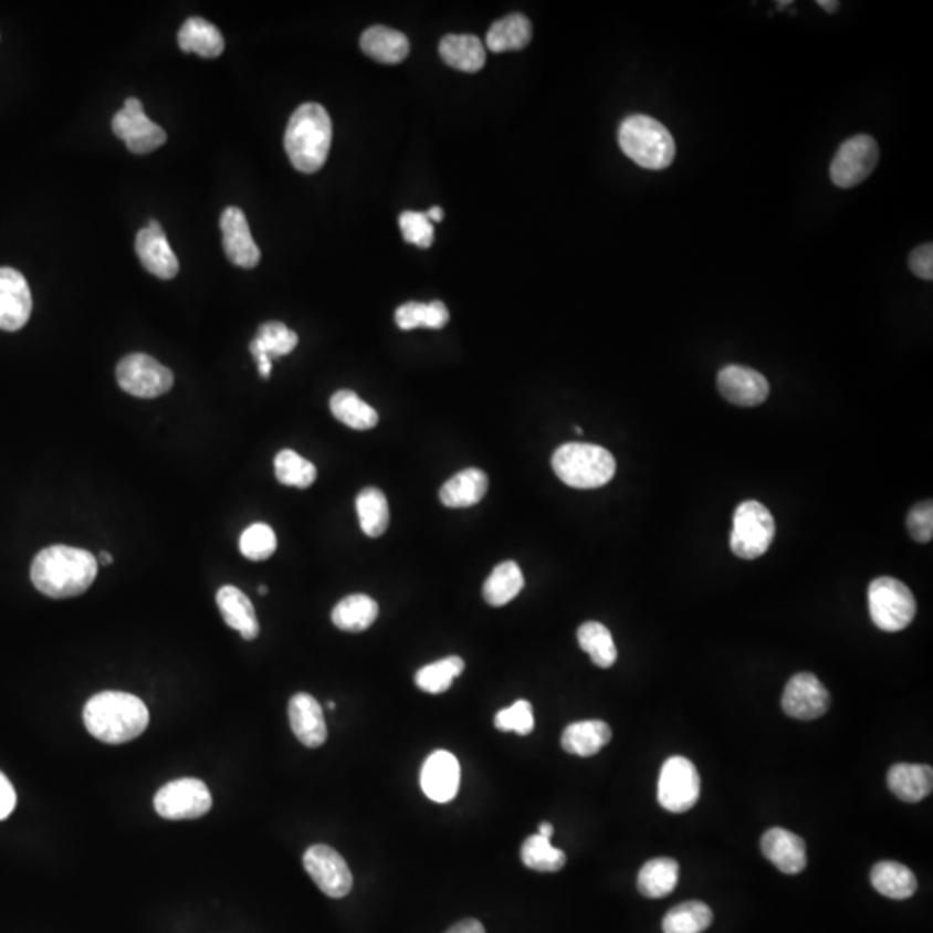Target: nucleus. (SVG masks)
Segmentation results:
<instances>
[{"instance_id": "obj_37", "label": "nucleus", "mask_w": 933, "mask_h": 933, "mask_svg": "<svg viewBox=\"0 0 933 933\" xmlns=\"http://www.w3.org/2000/svg\"><path fill=\"white\" fill-rule=\"evenodd\" d=\"M395 321L401 331L419 327L443 328L450 321V313L441 301H431V303L410 301L396 310Z\"/></svg>"}, {"instance_id": "obj_6", "label": "nucleus", "mask_w": 933, "mask_h": 933, "mask_svg": "<svg viewBox=\"0 0 933 933\" xmlns=\"http://www.w3.org/2000/svg\"><path fill=\"white\" fill-rule=\"evenodd\" d=\"M868 606L871 621L887 633H898L913 622L916 616V600L911 589L899 579H874L868 589Z\"/></svg>"}, {"instance_id": "obj_32", "label": "nucleus", "mask_w": 933, "mask_h": 933, "mask_svg": "<svg viewBox=\"0 0 933 933\" xmlns=\"http://www.w3.org/2000/svg\"><path fill=\"white\" fill-rule=\"evenodd\" d=\"M680 864L671 858H656L647 862L638 874V890L644 898L661 899L677 889Z\"/></svg>"}, {"instance_id": "obj_2", "label": "nucleus", "mask_w": 933, "mask_h": 933, "mask_svg": "<svg viewBox=\"0 0 933 933\" xmlns=\"http://www.w3.org/2000/svg\"><path fill=\"white\" fill-rule=\"evenodd\" d=\"M87 732L104 744H127L149 726V711L139 696L125 692H103L85 704Z\"/></svg>"}, {"instance_id": "obj_49", "label": "nucleus", "mask_w": 933, "mask_h": 933, "mask_svg": "<svg viewBox=\"0 0 933 933\" xmlns=\"http://www.w3.org/2000/svg\"><path fill=\"white\" fill-rule=\"evenodd\" d=\"M447 933H486V930L478 920H462V922L451 926Z\"/></svg>"}, {"instance_id": "obj_52", "label": "nucleus", "mask_w": 933, "mask_h": 933, "mask_svg": "<svg viewBox=\"0 0 933 933\" xmlns=\"http://www.w3.org/2000/svg\"><path fill=\"white\" fill-rule=\"evenodd\" d=\"M538 835L539 837H545V839H552V835H554V827H552L551 822H542V825H539Z\"/></svg>"}, {"instance_id": "obj_40", "label": "nucleus", "mask_w": 933, "mask_h": 933, "mask_svg": "<svg viewBox=\"0 0 933 933\" xmlns=\"http://www.w3.org/2000/svg\"><path fill=\"white\" fill-rule=\"evenodd\" d=\"M463 669H465L463 659L457 656L447 657L420 669L416 674L417 686L422 692L432 693V695L444 693L453 684L455 678L462 674Z\"/></svg>"}, {"instance_id": "obj_19", "label": "nucleus", "mask_w": 933, "mask_h": 933, "mask_svg": "<svg viewBox=\"0 0 933 933\" xmlns=\"http://www.w3.org/2000/svg\"><path fill=\"white\" fill-rule=\"evenodd\" d=\"M423 794L434 803L455 799L460 787V764L450 752L438 751L426 759L420 773Z\"/></svg>"}, {"instance_id": "obj_8", "label": "nucleus", "mask_w": 933, "mask_h": 933, "mask_svg": "<svg viewBox=\"0 0 933 933\" xmlns=\"http://www.w3.org/2000/svg\"><path fill=\"white\" fill-rule=\"evenodd\" d=\"M116 379L123 391L135 398L150 400L170 391L175 377L170 368L159 364L153 356L132 353L116 367Z\"/></svg>"}, {"instance_id": "obj_7", "label": "nucleus", "mask_w": 933, "mask_h": 933, "mask_svg": "<svg viewBox=\"0 0 933 933\" xmlns=\"http://www.w3.org/2000/svg\"><path fill=\"white\" fill-rule=\"evenodd\" d=\"M776 524L772 512L763 503H740L733 515V530L730 546L733 554L744 560H754L766 554L775 539Z\"/></svg>"}, {"instance_id": "obj_50", "label": "nucleus", "mask_w": 933, "mask_h": 933, "mask_svg": "<svg viewBox=\"0 0 933 933\" xmlns=\"http://www.w3.org/2000/svg\"><path fill=\"white\" fill-rule=\"evenodd\" d=\"M426 214H428L431 222H441L444 218L443 208H439V206H432L431 210H429Z\"/></svg>"}, {"instance_id": "obj_13", "label": "nucleus", "mask_w": 933, "mask_h": 933, "mask_svg": "<svg viewBox=\"0 0 933 933\" xmlns=\"http://www.w3.org/2000/svg\"><path fill=\"white\" fill-rule=\"evenodd\" d=\"M113 132L134 155H147L167 143V132L147 118L143 103L135 97L125 101L123 109L116 113Z\"/></svg>"}, {"instance_id": "obj_16", "label": "nucleus", "mask_w": 933, "mask_h": 933, "mask_svg": "<svg viewBox=\"0 0 933 933\" xmlns=\"http://www.w3.org/2000/svg\"><path fill=\"white\" fill-rule=\"evenodd\" d=\"M721 395L736 407L752 408L764 403L769 396V382L763 374L742 365H726L717 374Z\"/></svg>"}, {"instance_id": "obj_3", "label": "nucleus", "mask_w": 933, "mask_h": 933, "mask_svg": "<svg viewBox=\"0 0 933 933\" xmlns=\"http://www.w3.org/2000/svg\"><path fill=\"white\" fill-rule=\"evenodd\" d=\"M333 144V122L325 107L306 103L297 107L285 128L284 146L293 167L315 174L324 167Z\"/></svg>"}, {"instance_id": "obj_44", "label": "nucleus", "mask_w": 933, "mask_h": 933, "mask_svg": "<svg viewBox=\"0 0 933 933\" xmlns=\"http://www.w3.org/2000/svg\"><path fill=\"white\" fill-rule=\"evenodd\" d=\"M495 726L500 732H515L530 735L534 730L533 705L527 700H517L512 707L502 709L495 716Z\"/></svg>"}, {"instance_id": "obj_17", "label": "nucleus", "mask_w": 933, "mask_h": 933, "mask_svg": "<svg viewBox=\"0 0 933 933\" xmlns=\"http://www.w3.org/2000/svg\"><path fill=\"white\" fill-rule=\"evenodd\" d=\"M135 251L139 254L140 262L147 272L153 273L163 281H170L177 277L178 260L168 242L167 233L163 230L161 223L150 220L146 229L137 233Z\"/></svg>"}, {"instance_id": "obj_23", "label": "nucleus", "mask_w": 933, "mask_h": 933, "mask_svg": "<svg viewBox=\"0 0 933 933\" xmlns=\"http://www.w3.org/2000/svg\"><path fill=\"white\" fill-rule=\"evenodd\" d=\"M217 604L227 626L239 631L244 640H256L260 625L248 595L235 586H222L218 589Z\"/></svg>"}, {"instance_id": "obj_30", "label": "nucleus", "mask_w": 933, "mask_h": 933, "mask_svg": "<svg viewBox=\"0 0 933 933\" xmlns=\"http://www.w3.org/2000/svg\"><path fill=\"white\" fill-rule=\"evenodd\" d=\"M871 885L877 892L895 901L910 899L916 892V877L901 862L882 861L871 870Z\"/></svg>"}, {"instance_id": "obj_11", "label": "nucleus", "mask_w": 933, "mask_h": 933, "mask_svg": "<svg viewBox=\"0 0 933 933\" xmlns=\"http://www.w3.org/2000/svg\"><path fill=\"white\" fill-rule=\"evenodd\" d=\"M213 806L210 790L201 779L180 778L159 788L155 809L165 819H196Z\"/></svg>"}, {"instance_id": "obj_57", "label": "nucleus", "mask_w": 933, "mask_h": 933, "mask_svg": "<svg viewBox=\"0 0 933 933\" xmlns=\"http://www.w3.org/2000/svg\"><path fill=\"white\" fill-rule=\"evenodd\" d=\"M574 431L578 432V434H583V429L578 428V426H576V428H574Z\"/></svg>"}, {"instance_id": "obj_34", "label": "nucleus", "mask_w": 933, "mask_h": 933, "mask_svg": "<svg viewBox=\"0 0 933 933\" xmlns=\"http://www.w3.org/2000/svg\"><path fill=\"white\" fill-rule=\"evenodd\" d=\"M331 411L339 422L356 431H368L379 422V416L370 405L365 403L360 396L353 391H337L331 398Z\"/></svg>"}, {"instance_id": "obj_47", "label": "nucleus", "mask_w": 933, "mask_h": 933, "mask_svg": "<svg viewBox=\"0 0 933 933\" xmlns=\"http://www.w3.org/2000/svg\"><path fill=\"white\" fill-rule=\"evenodd\" d=\"M910 269L914 275L925 281L933 279V245L923 244L910 254Z\"/></svg>"}, {"instance_id": "obj_48", "label": "nucleus", "mask_w": 933, "mask_h": 933, "mask_svg": "<svg viewBox=\"0 0 933 933\" xmlns=\"http://www.w3.org/2000/svg\"><path fill=\"white\" fill-rule=\"evenodd\" d=\"M17 792L4 773H0V821L9 818L17 807Z\"/></svg>"}, {"instance_id": "obj_24", "label": "nucleus", "mask_w": 933, "mask_h": 933, "mask_svg": "<svg viewBox=\"0 0 933 933\" xmlns=\"http://www.w3.org/2000/svg\"><path fill=\"white\" fill-rule=\"evenodd\" d=\"M887 784L904 803H920L932 794L933 772L925 764H895L890 767Z\"/></svg>"}, {"instance_id": "obj_54", "label": "nucleus", "mask_w": 933, "mask_h": 933, "mask_svg": "<svg viewBox=\"0 0 933 933\" xmlns=\"http://www.w3.org/2000/svg\"><path fill=\"white\" fill-rule=\"evenodd\" d=\"M258 591H260V595H266V591H269V588H266L265 585H262V586H260V589H258Z\"/></svg>"}, {"instance_id": "obj_31", "label": "nucleus", "mask_w": 933, "mask_h": 933, "mask_svg": "<svg viewBox=\"0 0 933 933\" xmlns=\"http://www.w3.org/2000/svg\"><path fill=\"white\" fill-rule=\"evenodd\" d=\"M377 616H379L377 601L368 595L356 594L343 598L334 607L333 622L340 631L361 633L376 622Z\"/></svg>"}, {"instance_id": "obj_41", "label": "nucleus", "mask_w": 933, "mask_h": 933, "mask_svg": "<svg viewBox=\"0 0 933 933\" xmlns=\"http://www.w3.org/2000/svg\"><path fill=\"white\" fill-rule=\"evenodd\" d=\"M521 859L531 870L555 873L566 867L567 858L560 849L552 846L551 839L533 835L521 849Z\"/></svg>"}, {"instance_id": "obj_10", "label": "nucleus", "mask_w": 933, "mask_h": 933, "mask_svg": "<svg viewBox=\"0 0 933 933\" xmlns=\"http://www.w3.org/2000/svg\"><path fill=\"white\" fill-rule=\"evenodd\" d=\"M878 158L877 140L870 135H855L837 150L830 167L831 180L840 189L859 186L873 174Z\"/></svg>"}, {"instance_id": "obj_53", "label": "nucleus", "mask_w": 933, "mask_h": 933, "mask_svg": "<svg viewBox=\"0 0 933 933\" xmlns=\"http://www.w3.org/2000/svg\"><path fill=\"white\" fill-rule=\"evenodd\" d=\"M112 554H107V552H101L99 558H97V564H103V566H112Z\"/></svg>"}, {"instance_id": "obj_20", "label": "nucleus", "mask_w": 933, "mask_h": 933, "mask_svg": "<svg viewBox=\"0 0 933 933\" xmlns=\"http://www.w3.org/2000/svg\"><path fill=\"white\" fill-rule=\"evenodd\" d=\"M290 723L294 736L308 748H317L327 740V724L317 699L296 693L290 700Z\"/></svg>"}, {"instance_id": "obj_28", "label": "nucleus", "mask_w": 933, "mask_h": 933, "mask_svg": "<svg viewBox=\"0 0 933 933\" xmlns=\"http://www.w3.org/2000/svg\"><path fill=\"white\" fill-rule=\"evenodd\" d=\"M360 45L367 56L384 64L401 63L407 60L410 52V42L407 36L388 27H373L365 30Z\"/></svg>"}, {"instance_id": "obj_36", "label": "nucleus", "mask_w": 933, "mask_h": 933, "mask_svg": "<svg viewBox=\"0 0 933 933\" xmlns=\"http://www.w3.org/2000/svg\"><path fill=\"white\" fill-rule=\"evenodd\" d=\"M360 527L368 538H379L389 526L388 499L377 488H365L356 499Z\"/></svg>"}, {"instance_id": "obj_39", "label": "nucleus", "mask_w": 933, "mask_h": 933, "mask_svg": "<svg viewBox=\"0 0 933 933\" xmlns=\"http://www.w3.org/2000/svg\"><path fill=\"white\" fill-rule=\"evenodd\" d=\"M712 911L700 901L683 902L672 908L662 920L664 933H702L711 926Z\"/></svg>"}, {"instance_id": "obj_27", "label": "nucleus", "mask_w": 933, "mask_h": 933, "mask_svg": "<svg viewBox=\"0 0 933 933\" xmlns=\"http://www.w3.org/2000/svg\"><path fill=\"white\" fill-rule=\"evenodd\" d=\"M439 54L448 66L475 73L486 63V49L475 35H447L439 44Z\"/></svg>"}, {"instance_id": "obj_33", "label": "nucleus", "mask_w": 933, "mask_h": 933, "mask_svg": "<svg viewBox=\"0 0 933 933\" xmlns=\"http://www.w3.org/2000/svg\"><path fill=\"white\" fill-rule=\"evenodd\" d=\"M524 588V576L514 560H505L493 569L484 583V600L491 607H503L514 600Z\"/></svg>"}, {"instance_id": "obj_51", "label": "nucleus", "mask_w": 933, "mask_h": 933, "mask_svg": "<svg viewBox=\"0 0 933 933\" xmlns=\"http://www.w3.org/2000/svg\"><path fill=\"white\" fill-rule=\"evenodd\" d=\"M818 6L827 12H835L840 8V2H837V0H834V2H830V0H819Z\"/></svg>"}, {"instance_id": "obj_56", "label": "nucleus", "mask_w": 933, "mask_h": 933, "mask_svg": "<svg viewBox=\"0 0 933 933\" xmlns=\"http://www.w3.org/2000/svg\"><path fill=\"white\" fill-rule=\"evenodd\" d=\"M328 709H331V711H334V709H336V704H334V702H328Z\"/></svg>"}, {"instance_id": "obj_29", "label": "nucleus", "mask_w": 933, "mask_h": 933, "mask_svg": "<svg viewBox=\"0 0 933 933\" xmlns=\"http://www.w3.org/2000/svg\"><path fill=\"white\" fill-rule=\"evenodd\" d=\"M178 45L184 52H196L201 57H218L226 49V40L210 21L189 18L178 32Z\"/></svg>"}, {"instance_id": "obj_18", "label": "nucleus", "mask_w": 933, "mask_h": 933, "mask_svg": "<svg viewBox=\"0 0 933 933\" xmlns=\"http://www.w3.org/2000/svg\"><path fill=\"white\" fill-rule=\"evenodd\" d=\"M220 229L223 233V250L233 265L241 269H254L260 263V248L251 235L250 223L242 210L230 206L220 218Z\"/></svg>"}, {"instance_id": "obj_1", "label": "nucleus", "mask_w": 933, "mask_h": 933, "mask_svg": "<svg viewBox=\"0 0 933 933\" xmlns=\"http://www.w3.org/2000/svg\"><path fill=\"white\" fill-rule=\"evenodd\" d=\"M97 558L73 546H48L32 562V583L40 594L51 598H72L85 594L97 576Z\"/></svg>"}, {"instance_id": "obj_35", "label": "nucleus", "mask_w": 933, "mask_h": 933, "mask_svg": "<svg viewBox=\"0 0 933 933\" xmlns=\"http://www.w3.org/2000/svg\"><path fill=\"white\" fill-rule=\"evenodd\" d=\"M531 36L530 20L523 14H511L491 27L486 44L493 52L518 51L530 44Z\"/></svg>"}, {"instance_id": "obj_42", "label": "nucleus", "mask_w": 933, "mask_h": 933, "mask_svg": "<svg viewBox=\"0 0 933 933\" xmlns=\"http://www.w3.org/2000/svg\"><path fill=\"white\" fill-rule=\"evenodd\" d=\"M275 475H277L279 483L284 484V486L306 490L317 479V466L313 465L310 460L297 455L296 451L282 450L275 457Z\"/></svg>"}, {"instance_id": "obj_46", "label": "nucleus", "mask_w": 933, "mask_h": 933, "mask_svg": "<svg viewBox=\"0 0 933 933\" xmlns=\"http://www.w3.org/2000/svg\"><path fill=\"white\" fill-rule=\"evenodd\" d=\"M908 530L911 538L920 543L932 542L933 538V505L932 502L918 503L908 515Z\"/></svg>"}, {"instance_id": "obj_26", "label": "nucleus", "mask_w": 933, "mask_h": 933, "mask_svg": "<svg viewBox=\"0 0 933 933\" xmlns=\"http://www.w3.org/2000/svg\"><path fill=\"white\" fill-rule=\"evenodd\" d=\"M612 730L604 721H579L562 733V748L573 756L591 757L609 744Z\"/></svg>"}, {"instance_id": "obj_43", "label": "nucleus", "mask_w": 933, "mask_h": 933, "mask_svg": "<svg viewBox=\"0 0 933 933\" xmlns=\"http://www.w3.org/2000/svg\"><path fill=\"white\" fill-rule=\"evenodd\" d=\"M239 548H241V554L250 560H266L277 551V536L269 524H253L242 533Z\"/></svg>"}, {"instance_id": "obj_9", "label": "nucleus", "mask_w": 933, "mask_h": 933, "mask_svg": "<svg viewBox=\"0 0 933 933\" xmlns=\"http://www.w3.org/2000/svg\"><path fill=\"white\" fill-rule=\"evenodd\" d=\"M657 797L665 811L677 815L690 811L700 797V776L695 764L686 757H669L659 776Z\"/></svg>"}, {"instance_id": "obj_22", "label": "nucleus", "mask_w": 933, "mask_h": 933, "mask_svg": "<svg viewBox=\"0 0 933 933\" xmlns=\"http://www.w3.org/2000/svg\"><path fill=\"white\" fill-rule=\"evenodd\" d=\"M761 849L782 873L797 874L806 868V842L785 828L767 830L761 840Z\"/></svg>"}, {"instance_id": "obj_38", "label": "nucleus", "mask_w": 933, "mask_h": 933, "mask_svg": "<svg viewBox=\"0 0 933 933\" xmlns=\"http://www.w3.org/2000/svg\"><path fill=\"white\" fill-rule=\"evenodd\" d=\"M579 647L588 653L595 665L609 669L616 664L617 649L612 635L606 626L588 621L578 629Z\"/></svg>"}, {"instance_id": "obj_15", "label": "nucleus", "mask_w": 933, "mask_h": 933, "mask_svg": "<svg viewBox=\"0 0 933 933\" xmlns=\"http://www.w3.org/2000/svg\"><path fill=\"white\" fill-rule=\"evenodd\" d=\"M33 300L29 282L18 270L0 269V331H20L30 321Z\"/></svg>"}, {"instance_id": "obj_14", "label": "nucleus", "mask_w": 933, "mask_h": 933, "mask_svg": "<svg viewBox=\"0 0 933 933\" xmlns=\"http://www.w3.org/2000/svg\"><path fill=\"white\" fill-rule=\"evenodd\" d=\"M782 707L795 720H818L830 707V693L815 674L799 672L785 686Z\"/></svg>"}, {"instance_id": "obj_4", "label": "nucleus", "mask_w": 933, "mask_h": 933, "mask_svg": "<svg viewBox=\"0 0 933 933\" xmlns=\"http://www.w3.org/2000/svg\"><path fill=\"white\" fill-rule=\"evenodd\" d=\"M619 146L631 161L647 170H664L677 156L671 132L644 115L628 116L619 128Z\"/></svg>"}, {"instance_id": "obj_21", "label": "nucleus", "mask_w": 933, "mask_h": 933, "mask_svg": "<svg viewBox=\"0 0 933 933\" xmlns=\"http://www.w3.org/2000/svg\"><path fill=\"white\" fill-rule=\"evenodd\" d=\"M297 346V334L285 327L281 322H266L258 331L250 349L258 364V373L263 379L272 374V360L279 356L290 355Z\"/></svg>"}, {"instance_id": "obj_55", "label": "nucleus", "mask_w": 933, "mask_h": 933, "mask_svg": "<svg viewBox=\"0 0 933 933\" xmlns=\"http://www.w3.org/2000/svg\"><path fill=\"white\" fill-rule=\"evenodd\" d=\"M790 4H792V2H778V4H776V6H778V9H785V8H787V6H790Z\"/></svg>"}, {"instance_id": "obj_25", "label": "nucleus", "mask_w": 933, "mask_h": 933, "mask_svg": "<svg viewBox=\"0 0 933 933\" xmlns=\"http://www.w3.org/2000/svg\"><path fill=\"white\" fill-rule=\"evenodd\" d=\"M488 484L490 481H488L486 472L472 466L448 479L439 491V500L448 509L474 506L486 496Z\"/></svg>"}, {"instance_id": "obj_45", "label": "nucleus", "mask_w": 933, "mask_h": 933, "mask_svg": "<svg viewBox=\"0 0 933 933\" xmlns=\"http://www.w3.org/2000/svg\"><path fill=\"white\" fill-rule=\"evenodd\" d=\"M400 227L405 241L410 242V244L428 250L434 242V227H432V222L426 213L405 211L400 217Z\"/></svg>"}, {"instance_id": "obj_12", "label": "nucleus", "mask_w": 933, "mask_h": 933, "mask_svg": "<svg viewBox=\"0 0 933 933\" xmlns=\"http://www.w3.org/2000/svg\"><path fill=\"white\" fill-rule=\"evenodd\" d=\"M306 873L327 898L340 899L352 892L353 874L345 858L325 843H315L303 856Z\"/></svg>"}, {"instance_id": "obj_5", "label": "nucleus", "mask_w": 933, "mask_h": 933, "mask_svg": "<svg viewBox=\"0 0 933 933\" xmlns=\"http://www.w3.org/2000/svg\"><path fill=\"white\" fill-rule=\"evenodd\" d=\"M552 466L562 483L576 490L606 486L616 474L612 453L588 443L562 444L552 457Z\"/></svg>"}]
</instances>
